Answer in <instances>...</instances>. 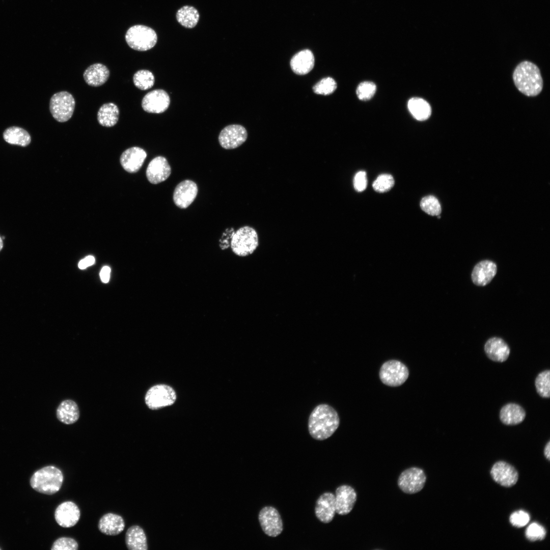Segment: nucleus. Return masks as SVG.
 <instances>
[{"label":"nucleus","mask_w":550,"mask_h":550,"mask_svg":"<svg viewBox=\"0 0 550 550\" xmlns=\"http://www.w3.org/2000/svg\"><path fill=\"white\" fill-rule=\"evenodd\" d=\"M490 475L495 482L506 487L515 485L518 478L516 469L504 461H498L494 463L491 469Z\"/></svg>","instance_id":"obj_14"},{"label":"nucleus","mask_w":550,"mask_h":550,"mask_svg":"<svg viewBox=\"0 0 550 550\" xmlns=\"http://www.w3.org/2000/svg\"><path fill=\"white\" fill-rule=\"evenodd\" d=\"M119 109L117 105L108 102L102 105L97 113V120L102 126L110 127L118 121Z\"/></svg>","instance_id":"obj_28"},{"label":"nucleus","mask_w":550,"mask_h":550,"mask_svg":"<svg viewBox=\"0 0 550 550\" xmlns=\"http://www.w3.org/2000/svg\"><path fill=\"white\" fill-rule=\"evenodd\" d=\"M78 545L77 541L70 537H63L57 539L53 543L51 550H77Z\"/></svg>","instance_id":"obj_39"},{"label":"nucleus","mask_w":550,"mask_h":550,"mask_svg":"<svg viewBox=\"0 0 550 550\" xmlns=\"http://www.w3.org/2000/svg\"><path fill=\"white\" fill-rule=\"evenodd\" d=\"M170 98L163 90L156 89L147 93L142 101L143 109L149 113L160 114L169 107Z\"/></svg>","instance_id":"obj_12"},{"label":"nucleus","mask_w":550,"mask_h":550,"mask_svg":"<svg viewBox=\"0 0 550 550\" xmlns=\"http://www.w3.org/2000/svg\"><path fill=\"white\" fill-rule=\"evenodd\" d=\"M336 513L341 515L349 513L355 503L357 495L351 486L343 485L339 486L335 491Z\"/></svg>","instance_id":"obj_15"},{"label":"nucleus","mask_w":550,"mask_h":550,"mask_svg":"<svg viewBox=\"0 0 550 550\" xmlns=\"http://www.w3.org/2000/svg\"><path fill=\"white\" fill-rule=\"evenodd\" d=\"M155 78L153 73L148 70H140L133 76L134 86L141 90L150 89L154 84Z\"/></svg>","instance_id":"obj_32"},{"label":"nucleus","mask_w":550,"mask_h":550,"mask_svg":"<svg viewBox=\"0 0 550 550\" xmlns=\"http://www.w3.org/2000/svg\"><path fill=\"white\" fill-rule=\"evenodd\" d=\"M336 513L335 495L329 492L322 494L317 500L315 513L321 522L328 524L331 522Z\"/></svg>","instance_id":"obj_17"},{"label":"nucleus","mask_w":550,"mask_h":550,"mask_svg":"<svg viewBox=\"0 0 550 550\" xmlns=\"http://www.w3.org/2000/svg\"><path fill=\"white\" fill-rule=\"evenodd\" d=\"M339 424L340 419L337 411L328 404H320L310 415L308 430L313 438L323 441L334 433Z\"/></svg>","instance_id":"obj_1"},{"label":"nucleus","mask_w":550,"mask_h":550,"mask_svg":"<svg viewBox=\"0 0 550 550\" xmlns=\"http://www.w3.org/2000/svg\"><path fill=\"white\" fill-rule=\"evenodd\" d=\"M526 417L524 409L515 403H508L501 408L500 419L507 425H514L521 423Z\"/></svg>","instance_id":"obj_25"},{"label":"nucleus","mask_w":550,"mask_h":550,"mask_svg":"<svg viewBox=\"0 0 550 550\" xmlns=\"http://www.w3.org/2000/svg\"><path fill=\"white\" fill-rule=\"evenodd\" d=\"M526 538L531 541L542 540L546 536L545 529L537 523L530 525L525 532Z\"/></svg>","instance_id":"obj_38"},{"label":"nucleus","mask_w":550,"mask_h":550,"mask_svg":"<svg viewBox=\"0 0 550 550\" xmlns=\"http://www.w3.org/2000/svg\"><path fill=\"white\" fill-rule=\"evenodd\" d=\"M3 138L8 144L22 147L28 146L31 142V138L28 132L17 126L7 128L3 133Z\"/></svg>","instance_id":"obj_29"},{"label":"nucleus","mask_w":550,"mask_h":550,"mask_svg":"<svg viewBox=\"0 0 550 550\" xmlns=\"http://www.w3.org/2000/svg\"><path fill=\"white\" fill-rule=\"evenodd\" d=\"M421 209L426 213L432 216H437L441 213V206L437 199L433 196H427L422 199L420 202Z\"/></svg>","instance_id":"obj_34"},{"label":"nucleus","mask_w":550,"mask_h":550,"mask_svg":"<svg viewBox=\"0 0 550 550\" xmlns=\"http://www.w3.org/2000/svg\"><path fill=\"white\" fill-rule=\"evenodd\" d=\"M171 173V167L167 159L163 156H157L149 162L146 176L150 183L158 184L167 179Z\"/></svg>","instance_id":"obj_18"},{"label":"nucleus","mask_w":550,"mask_h":550,"mask_svg":"<svg viewBox=\"0 0 550 550\" xmlns=\"http://www.w3.org/2000/svg\"><path fill=\"white\" fill-rule=\"evenodd\" d=\"M57 417L65 424L76 422L79 417V410L76 402L69 399L63 401L57 409Z\"/></svg>","instance_id":"obj_27"},{"label":"nucleus","mask_w":550,"mask_h":550,"mask_svg":"<svg viewBox=\"0 0 550 550\" xmlns=\"http://www.w3.org/2000/svg\"><path fill=\"white\" fill-rule=\"evenodd\" d=\"M109 70L104 65L95 63L89 66L84 71L83 77L86 82L92 87H99L106 82L109 76Z\"/></svg>","instance_id":"obj_24"},{"label":"nucleus","mask_w":550,"mask_h":550,"mask_svg":"<svg viewBox=\"0 0 550 550\" xmlns=\"http://www.w3.org/2000/svg\"><path fill=\"white\" fill-rule=\"evenodd\" d=\"M376 89V85L373 82L364 81L358 85L356 93L359 99L366 101L373 96Z\"/></svg>","instance_id":"obj_37"},{"label":"nucleus","mask_w":550,"mask_h":550,"mask_svg":"<svg viewBox=\"0 0 550 550\" xmlns=\"http://www.w3.org/2000/svg\"><path fill=\"white\" fill-rule=\"evenodd\" d=\"M408 375L407 367L401 362L394 360L384 363L379 371V377L382 382L390 387L402 385Z\"/></svg>","instance_id":"obj_7"},{"label":"nucleus","mask_w":550,"mask_h":550,"mask_svg":"<svg viewBox=\"0 0 550 550\" xmlns=\"http://www.w3.org/2000/svg\"><path fill=\"white\" fill-rule=\"evenodd\" d=\"M177 21L183 26L192 29L196 26L200 15L197 9L193 6H184L178 10L176 13Z\"/></svg>","instance_id":"obj_31"},{"label":"nucleus","mask_w":550,"mask_h":550,"mask_svg":"<svg viewBox=\"0 0 550 550\" xmlns=\"http://www.w3.org/2000/svg\"><path fill=\"white\" fill-rule=\"evenodd\" d=\"M544 455L546 457V458L548 460H549V459H550V442H548V443H547V444L546 445V446L545 447L544 450Z\"/></svg>","instance_id":"obj_44"},{"label":"nucleus","mask_w":550,"mask_h":550,"mask_svg":"<svg viewBox=\"0 0 550 550\" xmlns=\"http://www.w3.org/2000/svg\"><path fill=\"white\" fill-rule=\"evenodd\" d=\"M315 58L312 52L304 49L296 53L291 59L290 67L292 71L298 75H305L313 68Z\"/></svg>","instance_id":"obj_23"},{"label":"nucleus","mask_w":550,"mask_h":550,"mask_svg":"<svg viewBox=\"0 0 550 550\" xmlns=\"http://www.w3.org/2000/svg\"><path fill=\"white\" fill-rule=\"evenodd\" d=\"M337 87L336 81L332 77H325L319 81L313 87L314 93L317 94L328 95L332 94Z\"/></svg>","instance_id":"obj_35"},{"label":"nucleus","mask_w":550,"mask_h":550,"mask_svg":"<svg viewBox=\"0 0 550 550\" xmlns=\"http://www.w3.org/2000/svg\"><path fill=\"white\" fill-rule=\"evenodd\" d=\"M258 245V234L254 228L250 226H244L238 229L233 233L230 241L232 252L239 257L251 255L256 251Z\"/></svg>","instance_id":"obj_4"},{"label":"nucleus","mask_w":550,"mask_h":550,"mask_svg":"<svg viewBox=\"0 0 550 550\" xmlns=\"http://www.w3.org/2000/svg\"><path fill=\"white\" fill-rule=\"evenodd\" d=\"M125 39L129 46L135 50L144 51L153 48L157 36L154 30L144 25H135L126 32Z\"/></svg>","instance_id":"obj_5"},{"label":"nucleus","mask_w":550,"mask_h":550,"mask_svg":"<svg viewBox=\"0 0 550 550\" xmlns=\"http://www.w3.org/2000/svg\"><path fill=\"white\" fill-rule=\"evenodd\" d=\"M550 371L544 370L539 373L535 380L537 393L543 398L550 396Z\"/></svg>","instance_id":"obj_33"},{"label":"nucleus","mask_w":550,"mask_h":550,"mask_svg":"<svg viewBox=\"0 0 550 550\" xmlns=\"http://www.w3.org/2000/svg\"><path fill=\"white\" fill-rule=\"evenodd\" d=\"M125 543L129 550H147V538L143 529L134 525L129 527L125 534Z\"/></svg>","instance_id":"obj_26"},{"label":"nucleus","mask_w":550,"mask_h":550,"mask_svg":"<svg viewBox=\"0 0 550 550\" xmlns=\"http://www.w3.org/2000/svg\"><path fill=\"white\" fill-rule=\"evenodd\" d=\"M514 83L517 89L528 96H535L542 91L543 80L538 67L529 61L520 63L513 73Z\"/></svg>","instance_id":"obj_2"},{"label":"nucleus","mask_w":550,"mask_h":550,"mask_svg":"<svg viewBox=\"0 0 550 550\" xmlns=\"http://www.w3.org/2000/svg\"><path fill=\"white\" fill-rule=\"evenodd\" d=\"M426 480V477L423 470L412 467L401 473L398 479V485L404 492L414 494L423 489Z\"/></svg>","instance_id":"obj_9"},{"label":"nucleus","mask_w":550,"mask_h":550,"mask_svg":"<svg viewBox=\"0 0 550 550\" xmlns=\"http://www.w3.org/2000/svg\"><path fill=\"white\" fill-rule=\"evenodd\" d=\"M484 350L488 358L497 362H503L509 356L510 350L507 344L501 338L489 339L484 345Z\"/></svg>","instance_id":"obj_21"},{"label":"nucleus","mask_w":550,"mask_h":550,"mask_svg":"<svg viewBox=\"0 0 550 550\" xmlns=\"http://www.w3.org/2000/svg\"><path fill=\"white\" fill-rule=\"evenodd\" d=\"M248 133L245 128L240 125L227 126L221 131L218 141L226 149H232L242 145L246 140Z\"/></svg>","instance_id":"obj_11"},{"label":"nucleus","mask_w":550,"mask_h":550,"mask_svg":"<svg viewBox=\"0 0 550 550\" xmlns=\"http://www.w3.org/2000/svg\"><path fill=\"white\" fill-rule=\"evenodd\" d=\"M75 105V99L72 94L67 91H61L51 97L49 109L55 120L65 122L72 116Z\"/></svg>","instance_id":"obj_6"},{"label":"nucleus","mask_w":550,"mask_h":550,"mask_svg":"<svg viewBox=\"0 0 550 550\" xmlns=\"http://www.w3.org/2000/svg\"><path fill=\"white\" fill-rule=\"evenodd\" d=\"M98 529L104 534L115 536L121 533L125 528V522L119 515L108 513L99 519Z\"/></svg>","instance_id":"obj_22"},{"label":"nucleus","mask_w":550,"mask_h":550,"mask_svg":"<svg viewBox=\"0 0 550 550\" xmlns=\"http://www.w3.org/2000/svg\"><path fill=\"white\" fill-rule=\"evenodd\" d=\"M530 519L529 514L522 510L513 513L509 518L511 525L516 528L524 527L529 522Z\"/></svg>","instance_id":"obj_40"},{"label":"nucleus","mask_w":550,"mask_h":550,"mask_svg":"<svg viewBox=\"0 0 550 550\" xmlns=\"http://www.w3.org/2000/svg\"><path fill=\"white\" fill-rule=\"evenodd\" d=\"M95 263V258L92 256H88L80 261L78 263V267L84 269L93 265Z\"/></svg>","instance_id":"obj_42"},{"label":"nucleus","mask_w":550,"mask_h":550,"mask_svg":"<svg viewBox=\"0 0 550 550\" xmlns=\"http://www.w3.org/2000/svg\"><path fill=\"white\" fill-rule=\"evenodd\" d=\"M395 183L393 176L390 174L379 175L373 182V189L378 193H384L390 190Z\"/></svg>","instance_id":"obj_36"},{"label":"nucleus","mask_w":550,"mask_h":550,"mask_svg":"<svg viewBox=\"0 0 550 550\" xmlns=\"http://www.w3.org/2000/svg\"><path fill=\"white\" fill-rule=\"evenodd\" d=\"M407 106L413 116L419 121L426 120L431 115V108L430 104L422 98H411L408 102Z\"/></svg>","instance_id":"obj_30"},{"label":"nucleus","mask_w":550,"mask_h":550,"mask_svg":"<svg viewBox=\"0 0 550 550\" xmlns=\"http://www.w3.org/2000/svg\"><path fill=\"white\" fill-rule=\"evenodd\" d=\"M111 269L108 266L103 267L100 272V279L102 282L106 283L109 281Z\"/></svg>","instance_id":"obj_43"},{"label":"nucleus","mask_w":550,"mask_h":550,"mask_svg":"<svg viewBox=\"0 0 550 550\" xmlns=\"http://www.w3.org/2000/svg\"><path fill=\"white\" fill-rule=\"evenodd\" d=\"M497 272V267L494 262L487 260L481 261L473 269L472 281L477 286H484L490 282Z\"/></svg>","instance_id":"obj_20"},{"label":"nucleus","mask_w":550,"mask_h":550,"mask_svg":"<svg viewBox=\"0 0 550 550\" xmlns=\"http://www.w3.org/2000/svg\"><path fill=\"white\" fill-rule=\"evenodd\" d=\"M198 194V187L195 182L185 180L179 183L173 193V201L180 208H187L194 201Z\"/></svg>","instance_id":"obj_16"},{"label":"nucleus","mask_w":550,"mask_h":550,"mask_svg":"<svg viewBox=\"0 0 550 550\" xmlns=\"http://www.w3.org/2000/svg\"><path fill=\"white\" fill-rule=\"evenodd\" d=\"M63 481V475L58 468L46 466L35 472L30 483L35 490L41 493L51 495L58 492Z\"/></svg>","instance_id":"obj_3"},{"label":"nucleus","mask_w":550,"mask_h":550,"mask_svg":"<svg viewBox=\"0 0 550 550\" xmlns=\"http://www.w3.org/2000/svg\"><path fill=\"white\" fill-rule=\"evenodd\" d=\"M80 512L78 506L71 501H66L60 504L54 511L57 522L64 528H70L78 521Z\"/></svg>","instance_id":"obj_13"},{"label":"nucleus","mask_w":550,"mask_h":550,"mask_svg":"<svg viewBox=\"0 0 550 550\" xmlns=\"http://www.w3.org/2000/svg\"><path fill=\"white\" fill-rule=\"evenodd\" d=\"M3 248V239H2V237L0 236V251L2 250Z\"/></svg>","instance_id":"obj_45"},{"label":"nucleus","mask_w":550,"mask_h":550,"mask_svg":"<svg viewBox=\"0 0 550 550\" xmlns=\"http://www.w3.org/2000/svg\"><path fill=\"white\" fill-rule=\"evenodd\" d=\"M258 519L264 533L269 537H276L283 530V524L279 511L272 506L262 508Z\"/></svg>","instance_id":"obj_10"},{"label":"nucleus","mask_w":550,"mask_h":550,"mask_svg":"<svg viewBox=\"0 0 550 550\" xmlns=\"http://www.w3.org/2000/svg\"><path fill=\"white\" fill-rule=\"evenodd\" d=\"M176 399V394L174 390L164 384H157L150 388L145 397L146 405L153 410L171 405Z\"/></svg>","instance_id":"obj_8"},{"label":"nucleus","mask_w":550,"mask_h":550,"mask_svg":"<svg viewBox=\"0 0 550 550\" xmlns=\"http://www.w3.org/2000/svg\"><path fill=\"white\" fill-rule=\"evenodd\" d=\"M367 179L366 173L364 171H361L356 173L353 179V186L354 189L359 192L364 191L367 187Z\"/></svg>","instance_id":"obj_41"},{"label":"nucleus","mask_w":550,"mask_h":550,"mask_svg":"<svg viewBox=\"0 0 550 550\" xmlns=\"http://www.w3.org/2000/svg\"><path fill=\"white\" fill-rule=\"evenodd\" d=\"M147 156L145 151L138 147H132L124 151L120 157V163L124 169L129 173H135L142 167Z\"/></svg>","instance_id":"obj_19"}]
</instances>
